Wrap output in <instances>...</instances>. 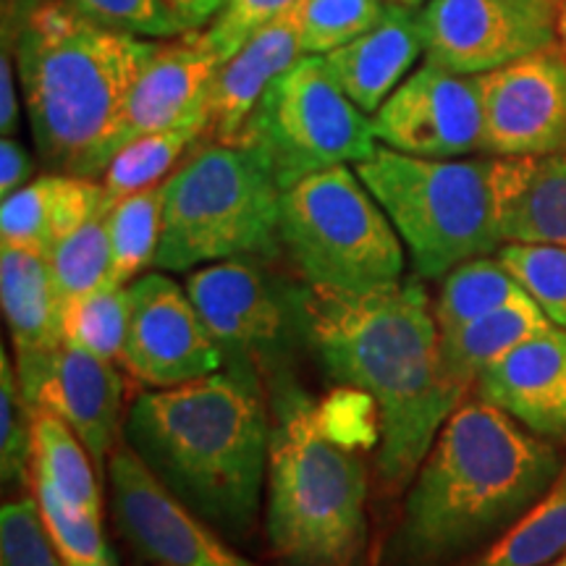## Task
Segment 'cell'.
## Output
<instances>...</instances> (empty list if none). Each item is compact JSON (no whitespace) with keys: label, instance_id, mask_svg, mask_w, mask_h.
Returning a JSON list of instances; mask_svg holds the SVG:
<instances>
[{"label":"cell","instance_id":"ac0fdd59","mask_svg":"<svg viewBox=\"0 0 566 566\" xmlns=\"http://www.w3.org/2000/svg\"><path fill=\"white\" fill-rule=\"evenodd\" d=\"M475 391L533 433L566 443V331L551 325L514 346L480 375Z\"/></svg>","mask_w":566,"mask_h":566},{"label":"cell","instance_id":"74e56055","mask_svg":"<svg viewBox=\"0 0 566 566\" xmlns=\"http://www.w3.org/2000/svg\"><path fill=\"white\" fill-rule=\"evenodd\" d=\"M87 17L147 40H174L192 32L166 0H69Z\"/></svg>","mask_w":566,"mask_h":566},{"label":"cell","instance_id":"484cf974","mask_svg":"<svg viewBox=\"0 0 566 566\" xmlns=\"http://www.w3.org/2000/svg\"><path fill=\"white\" fill-rule=\"evenodd\" d=\"M530 294L522 283L506 271L499 254L467 260L441 279V292L433 302L436 323L441 334L459 328V325L504 310L509 304L527 302Z\"/></svg>","mask_w":566,"mask_h":566},{"label":"cell","instance_id":"60d3db41","mask_svg":"<svg viewBox=\"0 0 566 566\" xmlns=\"http://www.w3.org/2000/svg\"><path fill=\"white\" fill-rule=\"evenodd\" d=\"M171 9L184 19V24L189 30H202V27L210 24V19L216 17L218 9H221L223 0H166Z\"/></svg>","mask_w":566,"mask_h":566},{"label":"cell","instance_id":"44dd1931","mask_svg":"<svg viewBox=\"0 0 566 566\" xmlns=\"http://www.w3.org/2000/svg\"><path fill=\"white\" fill-rule=\"evenodd\" d=\"M300 9L263 27L221 63L210 95L212 142L233 145L265 90L304 59Z\"/></svg>","mask_w":566,"mask_h":566},{"label":"cell","instance_id":"e575fe53","mask_svg":"<svg viewBox=\"0 0 566 566\" xmlns=\"http://www.w3.org/2000/svg\"><path fill=\"white\" fill-rule=\"evenodd\" d=\"M495 254L548 323L566 331V247L509 242Z\"/></svg>","mask_w":566,"mask_h":566},{"label":"cell","instance_id":"5b68a950","mask_svg":"<svg viewBox=\"0 0 566 566\" xmlns=\"http://www.w3.org/2000/svg\"><path fill=\"white\" fill-rule=\"evenodd\" d=\"M265 533L289 566H363L367 470L336 436L328 409L296 386L279 388L265 483Z\"/></svg>","mask_w":566,"mask_h":566},{"label":"cell","instance_id":"8fae6325","mask_svg":"<svg viewBox=\"0 0 566 566\" xmlns=\"http://www.w3.org/2000/svg\"><path fill=\"white\" fill-rule=\"evenodd\" d=\"M562 0H428L420 9L424 59L483 76L558 45Z\"/></svg>","mask_w":566,"mask_h":566},{"label":"cell","instance_id":"f35d334b","mask_svg":"<svg viewBox=\"0 0 566 566\" xmlns=\"http://www.w3.org/2000/svg\"><path fill=\"white\" fill-rule=\"evenodd\" d=\"M19 74L9 40L3 38L0 53V132L3 137H13L19 129Z\"/></svg>","mask_w":566,"mask_h":566},{"label":"cell","instance_id":"5bb4252c","mask_svg":"<svg viewBox=\"0 0 566 566\" xmlns=\"http://www.w3.org/2000/svg\"><path fill=\"white\" fill-rule=\"evenodd\" d=\"M132 310L122 363L139 384L174 388L223 370V352L197 313L192 296L166 273L129 283Z\"/></svg>","mask_w":566,"mask_h":566},{"label":"cell","instance_id":"f1b7e54d","mask_svg":"<svg viewBox=\"0 0 566 566\" xmlns=\"http://www.w3.org/2000/svg\"><path fill=\"white\" fill-rule=\"evenodd\" d=\"M32 491L63 566H116L101 516L71 504L59 488L45 480H32Z\"/></svg>","mask_w":566,"mask_h":566},{"label":"cell","instance_id":"836d02e7","mask_svg":"<svg viewBox=\"0 0 566 566\" xmlns=\"http://www.w3.org/2000/svg\"><path fill=\"white\" fill-rule=\"evenodd\" d=\"M386 0H304L300 9L304 55H328L370 32L386 17Z\"/></svg>","mask_w":566,"mask_h":566},{"label":"cell","instance_id":"7bdbcfd3","mask_svg":"<svg viewBox=\"0 0 566 566\" xmlns=\"http://www.w3.org/2000/svg\"><path fill=\"white\" fill-rule=\"evenodd\" d=\"M388 3H401V6H422V3H428V0H388Z\"/></svg>","mask_w":566,"mask_h":566},{"label":"cell","instance_id":"6da1fadb","mask_svg":"<svg viewBox=\"0 0 566 566\" xmlns=\"http://www.w3.org/2000/svg\"><path fill=\"white\" fill-rule=\"evenodd\" d=\"M302 336L331 378L378 412V475L399 488L464 401L441 373V331L422 279L367 294L300 286Z\"/></svg>","mask_w":566,"mask_h":566},{"label":"cell","instance_id":"d6a6232c","mask_svg":"<svg viewBox=\"0 0 566 566\" xmlns=\"http://www.w3.org/2000/svg\"><path fill=\"white\" fill-rule=\"evenodd\" d=\"M63 174L32 179L19 192L3 197L0 205V244L21 247L48 254L53 247L55 205H59Z\"/></svg>","mask_w":566,"mask_h":566},{"label":"cell","instance_id":"30bf717a","mask_svg":"<svg viewBox=\"0 0 566 566\" xmlns=\"http://www.w3.org/2000/svg\"><path fill=\"white\" fill-rule=\"evenodd\" d=\"M184 289L221 346L223 370L258 391L283 370L294 342H304L300 286H283L247 260L197 268Z\"/></svg>","mask_w":566,"mask_h":566},{"label":"cell","instance_id":"52a82bcc","mask_svg":"<svg viewBox=\"0 0 566 566\" xmlns=\"http://www.w3.org/2000/svg\"><path fill=\"white\" fill-rule=\"evenodd\" d=\"M354 171L391 218L417 279L438 281L467 260L488 258L504 247L491 155L436 160L378 145Z\"/></svg>","mask_w":566,"mask_h":566},{"label":"cell","instance_id":"e0dca14e","mask_svg":"<svg viewBox=\"0 0 566 566\" xmlns=\"http://www.w3.org/2000/svg\"><path fill=\"white\" fill-rule=\"evenodd\" d=\"M21 394L32 409L59 415L82 438L97 472L108 467L124 394L111 359L80 344L63 342Z\"/></svg>","mask_w":566,"mask_h":566},{"label":"cell","instance_id":"7c38bea8","mask_svg":"<svg viewBox=\"0 0 566 566\" xmlns=\"http://www.w3.org/2000/svg\"><path fill=\"white\" fill-rule=\"evenodd\" d=\"M378 145L417 158L454 160L483 153L485 111L480 76L424 59L373 113Z\"/></svg>","mask_w":566,"mask_h":566},{"label":"cell","instance_id":"83f0119b","mask_svg":"<svg viewBox=\"0 0 566 566\" xmlns=\"http://www.w3.org/2000/svg\"><path fill=\"white\" fill-rule=\"evenodd\" d=\"M566 551V464L548 493L472 566H546Z\"/></svg>","mask_w":566,"mask_h":566},{"label":"cell","instance_id":"d4e9b609","mask_svg":"<svg viewBox=\"0 0 566 566\" xmlns=\"http://www.w3.org/2000/svg\"><path fill=\"white\" fill-rule=\"evenodd\" d=\"M34 415V480H45L66 495L71 504L103 516L101 472L92 462L82 438L48 409H32Z\"/></svg>","mask_w":566,"mask_h":566},{"label":"cell","instance_id":"f546056e","mask_svg":"<svg viewBox=\"0 0 566 566\" xmlns=\"http://www.w3.org/2000/svg\"><path fill=\"white\" fill-rule=\"evenodd\" d=\"M45 258L63 304L111 286V237L105 212L59 239Z\"/></svg>","mask_w":566,"mask_h":566},{"label":"cell","instance_id":"7402d4cb","mask_svg":"<svg viewBox=\"0 0 566 566\" xmlns=\"http://www.w3.org/2000/svg\"><path fill=\"white\" fill-rule=\"evenodd\" d=\"M491 174L504 244L566 247V155H491Z\"/></svg>","mask_w":566,"mask_h":566},{"label":"cell","instance_id":"4fadbf2b","mask_svg":"<svg viewBox=\"0 0 566 566\" xmlns=\"http://www.w3.org/2000/svg\"><path fill=\"white\" fill-rule=\"evenodd\" d=\"M113 520L142 558L160 566H254L147 470L129 446L108 459Z\"/></svg>","mask_w":566,"mask_h":566},{"label":"cell","instance_id":"2e32d148","mask_svg":"<svg viewBox=\"0 0 566 566\" xmlns=\"http://www.w3.org/2000/svg\"><path fill=\"white\" fill-rule=\"evenodd\" d=\"M221 59L205 45L200 32L163 40L126 97L111 142V160L129 142L145 134L212 118L210 95Z\"/></svg>","mask_w":566,"mask_h":566},{"label":"cell","instance_id":"4dcf8cb0","mask_svg":"<svg viewBox=\"0 0 566 566\" xmlns=\"http://www.w3.org/2000/svg\"><path fill=\"white\" fill-rule=\"evenodd\" d=\"M129 286H103L63 304V336L113 363L122 357L129 331Z\"/></svg>","mask_w":566,"mask_h":566},{"label":"cell","instance_id":"4316f807","mask_svg":"<svg viewBox=\"0 0 566 566\" xmlns=\"http://www.w3.org/2000/svg\"><path fill=\"white\" fill-rule=\"evenodd\" d=\"M163 197L166 189L158 184L113 202L105 212L111 237V286H129L155 263L163 231Z\"/></svg>","mask_w":566,"mask_h":566},{"label":"cell","instance_id":"7a4b0ae2","mask_svg":"<svg viewBox=\"0 0 566 566\" xmlns=\"http://www.w3.org/2000/svg\"><path fill=\"white\" fill-rule=\"evenodd\" d=\"M564 451L504 409L462 401L409 485L396 566H438L514 525L556 483Z\"/></svg>","mask_w":566,"mask_h":566},{"label":"cell","instance_id":"8d00e7d4","mask_svg":"<svg viewBox=\"0 0 566 566\" xmlns=\"http://www.w3.org/2000/svg\"><path fill=\"white\" fill-rule=\"evenodd\" d=\"M302 3L304 0H223L210 24L197 32L218 59L229 61L252 34L296 11Z\"/></svg>","mask_w":566,"mask_h":566},{"label":"cell","instance_id":"277c9868","mask_svg":"<svg viewBox=\"0 0 566 566\" xmlns=\"http://www.w3.org/2000/svg\"><path fill=\"white\" fill-rule=\"evenodd\" d=\"M126 446L223 537L242 541L263 506L271 422L263 391L231 373L137 396Z\"/></svg>","mask_w":566,"mask_h":566},{"label":"cell","instance_id":"ba28073f","mask_svg":"<svg viewBox=\"0 0 566 566\" xmlns=\"http://www.w3.org/2000/svg\"><path fill=\"white\" fill-rule=\"evenodd\" d=\"M279 237L310 286L367 294L405 281V242L352 166L289 187L281 197Z\"/></svg>","mask_w":566,"mask_h":566},{"label":"cell","instance_id":"ee69618b","mask_svg":"<svg viewBox=\"0 0 566 566\" xmlns=\"http://www.w3.org/2000/svg\"><path fill=\"white\" fill-rule=\"evenodd\" d=\"M546 566H566V551H564V554L558 556V558H554V562L546 564Z\"/></svg>","mask_w":566,"mask_h":566},{"label":"cell","instance_id":"d590c367","mask_svg":"<svg viewBox=\"0 0 566 566\" xmlns=\"http://www.w3.org/2000/svg\"><path fill=\"white\" fill-rule=\"evenodd\" d=\"M0 566H63L34 491L0 509Z\"/></svg>","mask_w":566,"mask_h":566},{"label":"cell","instance_id":"cb8c5ba5","mask_svg":"<svg viewBox=\"0 0 566 566\" xmlns=\"http://www.w3.org/2000/svg\"><path fill=\"white\" fill-rule=\"evenodd\" d=\"M208 139H212V118H200V122L176 126V129L145 134V137L124 145L101 176L105 212L124 197L158 187L176 171L179 163L187 160L197 142Z\"/></svg>","mask_w":566,"mask_h":566},{"label":"cell","instance_id":"3957f363","mask_svg":"<svg viewBox=\"0 0 566 566\" xmlns=\"http://www.w3.org/2000/svg\"><path fill=\"white\" fill-rule=\"evenodd\" d=\"M3 38L42 163L53 174L103 176L126 97L163 40L103 24L69 0H24Z\"/></svg>","mask_w":566,"mask_h":566},{"label":"cell","instance_id":"b9f144b4","mask_svg":"<svg viewBox=\"0 0 566 566\" xmlns=\"http://www.w3.org/2000/svg\"><path fill=\"white\" fill-rule=\"evenodd\" d=\"M558 48L566 53V0H562V11H558Z\"/></svg>","mask_w":566,"mask_h":566},{"label":"cell","instance_id":"603a6c76","mask_svg":"<svg viewBox=\"0 0 566 566\" xmlns=\"http://www.w3.org/2000/svg\"><path fill=\"white\" fill-rule=\"evenodd\" d=\"M546 328H551L548 317L533 300H527L441 334L438 349H441L443 380L467 396L488 367H493L514 346Z\"/></svg>","mask_w":566,"mask_h":566},{"label":"cell","instance_id":"8992f818","mask_svg":"<svg viewBox=\"0 0 566 566\" xmlns=\"http://www.w3.org/2000/svg\"><path fill=\"white\" fill-rule=\"evenodd\" d=\"M163 189V231L153 263L160 271L271 258L281 250L283 189L247 147L202 142Z\"/></svg>","mask_w":566,"mask_h":566},{"label":"cell","instance_id":"9c48e42d","mask_svg":"<svg viewBox=\"0 0 566 566\" xmlns=\"http://www.w3.org/2000/svg\"><path fill=\"white\" fill-rule=\"evenodd\" d=\"M233 145L258 155L283 192L313 174L357 166L378 150L373 118L346 97L323 55H304L281 74Z\"/></svg>","mask_w":566,"mask_h":566},{"label":"cell","instance_id":"ffe728a7","mask_svg":"<svg viewBox=\"0 0 566 566\" xmlns=\"http://www.w3.org/2000/svg\"><path fill=\"white\" fill-rule=\"evenodd\" d=\"M323 59L346 97L373 116L424 59L420 9L388 3L386 17L370 32Z\"/></svg>","mask_w":566,"mask_h":566},{"label":"cell","instance_id":"d6986e66","mask_svg":"<svg viewBox=\"0 0 566 566\" xmlns=\"http://www.w3.org/2000/svg\"><path fill=\"white\" fill-rule=\"evenodd\" d=\"M0 302L11 331L19 386L27 388L66 342L63 300L45 254L0 244Z\"/></svg>","mask_w":566,"mask_h":566},{"label":"cell","instance_id":"1f68e13d","mask_svg":"<svg viewBox=\"0 0 566 566\" xmlns=\"http://www.w3.org/2000/svg\"><path fill=\"white\" fill-rule=\"evenodd\" d=\"M34 415L19 386L9 349H0V478L6 488H32Z\"/></svg>","mask_w":566,"mask_h":566},{"label":"cell","instance_id":"ab89813d","mask_svg":"<svg viewBox=\"0 0 566 566\" xmlns=\"http://www.w3.org/2000/svg\"><path fill=\"white\" fill-rule=\"evenodd\" d=\"M34 174V163L30 153L13 137L0 139V195L9 197L27 187Z\"/></svg>","mask_w":566,"mask_h":566},{"label":"cell","instance_id":"9a60e30c","mask_svg":"<svg viewBox=\"0 0 566 566\" xmlns=\"http://www.w3.org/2000/svg\"><path fill=\"white\" fill-rule=\"evenodd\" d=\"M480 90L485 155H566V53L562 48H546L488 71L480 76Z\"/></svg>","mask_w":566,"mask_h":566}]
</instances>
